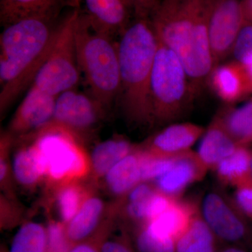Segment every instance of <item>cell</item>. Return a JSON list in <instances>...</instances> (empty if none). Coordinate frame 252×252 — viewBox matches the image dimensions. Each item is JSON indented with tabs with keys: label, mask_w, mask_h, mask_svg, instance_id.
I'll use <instances>...</instances> for the list:
<instances>
[{
	"label": "cell",
	"mask_w": 252,
	"mask_h": 252,
	"mask_svg": "<svg viewBox=\"0 0 252 252\" xmlns=\"http://www.w3.org/2000/svg\"><path fill=\"white\" fill-rule=\"evenodd\" d=\"M46 252H69L72 245L67 238L64 223L51 220L46 227Z\"/></svg>",
	"instance_id": "f546056e"
},
{
	"label": "cell",
	"mask_w": 252,
	"mask_h": 252,
	"mask_svg": "<svg viewBox=\"0 0 252 252\" xmlns=\"http://www.w3.org/2000/svg\"><path fill=\"white\" fill-rule=\"evenodd\" d=\"M104 177L109 190L117 195H126L142 183L138 148L116 164Z\"/></svg>",
	"instance_id": "d6986e66"
},
{
	"label": "cell",
	"mask_w": 252,
	"mask_h": 252,
	"mask_svg": "<svg viewBox=\"0 0 252 252\" xmlns=\"http://www.w3.org/2000/svg\"><path fill=\"white\" fill-rule=\"evenodd\" d=\"M80 9H74L59 23L54 46L36 74L32 86L58 97L74 89L79 81L75 31Z\"/></svg>",
	"instance_id": "8992f818"
},
{
	"label": "cell",
	"mask_w": 252,
	"mask_h": 252,
	"mask_svg": "<svg viewBox=\"0 0 252 252\" xmlns=\"http://www.w3.org/2000/svg\"><path fill=\"white\" fill-rule=\"evenodd\" d=\"M87 197L84 189L75 182L63 184L56 195V204L61 221L64 225L70 221Z\"/></svg>",
	"instance_id": "4316f807"
},
{
	"label": "cell",
	"mask_w": 252,
	"mask_h": 252,
	"mask_svg": "<svg viewBox=\"0 0 252 252\" xmlns=\"http://www.w3.org/2000/svg\"><path fill=\"white\" fill-rule=\"evenodd\" d=\"M104 208L103 201L98 197L86 198L75 216L65 225L66 233L72 245L105 234V232L97 231Z\"/></svg>",
	"instance_id": "ac0fdd59"
},
{
	"label": "cell",
	"mask_w": 252,
	"mask_h": 252,
	"mask_svg": "<svg viewBox=\"0 0 252 252\" xmlns=\"http://www.w3.org/2000/svg\"><path fill=\"white\" fill-rule=\"evenodd\" d=\"M91 28L109 37L122 34L130 24L133 9L130 0H84Z\"/></svg>",
	"instance_id": "7c38bea8"
},
{
	"label": "cell",
	"mask_w": 252,
	"mask_h": 252,
	"mask_svg": "<svg viewBox=\"0 0 252 252\" xmlns=\"http://www.w3.org/2000/svg\"><path fill=\"white\" fill-rule=\"evenodd\" d=\"M195 97L180 58L158 41L151 77L154 122L177 120L188 110Z\"/></svg>",
	"instance_id": "5b68a950"
},
{
	"label": "cell",
	"mask_w": 252,
	"mask_h": 252,
	"mask_svg": "<svg viewBox=\"0 0 252 252\" xmlns=\"http://www.w3.org/2000/svg\"><path fill=\"white\" fill-rule=\"evenodd\" d=\"M46 228L36 222H28L21 225L9 251L5 252H46Z\"/></svg>",
	"instance_id": "484cf974"
},
{
	"label": "cell",
	"mask_w": 252,
	"mask_h": 252,
	"mask_svg": "<svg viewBox=\"0 0 252 252\" xmlns=\"http://www.w3.org/2000/svg\"><path fill=\"white\" fill-rule=\"evenodd\" d=\"M57 97L31 86L11 119V132L21 135L40 130L52 119Z\"/></svg>",
	"instance_id": "8fae6325"
},
{
	"label": "cell",
	"mask_w": 252,
	"mask_h": 252,
	"mask_svg": "<svg viewBox=\"0 0 252 252\" xmlns=\"http://www.w3.org/2000/svg\"><path fill=\"white\" fill-rule=\"evenodd\" d=\"M158 40L149 18H135L117 43L120 66L119 97L127 117L154 123L151 77Z\"/></svg>",
	"instance_id": "3957f363"
},
{
	"label": "cell",
	"mask_w": 252,
	"mask_h": 252,
	"mask_svg": "<svg viewBox=\"0 0 252 252\" xmlns=\"http://www.w3.org/2000/svg\"><path fill=\"white\" fill-rule=\"evenodd\" d=\"M215 0H160L149 18L159 41L177 54L195 94L214 68L209 27Z\"/></svg>",
	"instance_id": "6da1fadb"
},
{
	"label": "cell",
	"mask_w": 252,
	"mask_h": 252,
	"mask_svg": "<svg viewBox=\"0 0 252 252\" xmlns=\"http://www.w3.org/2000/svg\"><path fill=\"white\" fill-rule=\"evenodd\" d=\"M242 3L245 21L252 23V0H242Z\"/></svg>",
	"instance_id": "d590c367"
},
{
	"label": "cell",
	"mask_w": 252,
	"mask_h": 252,
	"mask_svg": "<svg viewBox=\"0 0 252 252\" xmlns=\"http://www.w3.org/2000/svg\"><path fill=\"white\" fill-rule=\"evenodd\" d=\"M104 109L91 94L75 89L65 91L58 96L52 119L34 134L61 132L76 139L94 127Z\"/></svg>",
	"instance_id": "ba28073f"
},
{
	"label": "cell",
	"mask_w": 252,
	"mask_h": 252,
	"mask_svg": "<svg viewBox=\"0 0 252 252\" xmlns=\"http://www.w3.org/2000/svg\"><path fill=\"white\" fill-rule=\"evenodd\" d=\"M215 238L198 212L188 228L176 241V252H217Z\"/></svg>",
	"instance_id": "7402d4cb"
},
{
	"label": "cell",
	"mask_w": 252,
	"mask_h": 252,
	"mask_svg": "<svg viewBox=\"0 0 252 252\" xmlns=\"http://www.w3.org/2000/svg\"><path fill=\"white\" fill-rule=\"evenodd\" d=\"M219 180L226 185L237 187L252 178V153L247 145L239 144L229 157L217 165Z\"/></svg>",
	"instance_id": "44dd1931"
},
{
	"label": "cell",
	"mask_w": 252,
	"mask_h": 252,
	"mask_svg": "<svg viewBox=\"0 0 252 252\" xmlns=\"http://www.w3.org/2000/svg\"><path fill=\"white\" fill-rule=\"evenodd\" d=\"M239 211L235 204L220 194L210 193L204 199L202 217L217 238L238 243L247 234L246 225Z\"/></svg>",
	"instance_id": "30bf717a"
},
{
	"label": "cell",
	"mask_w": 252,
	"mask_h": 252,
	"mask_svg": "<svg viewBox=\"0 0 252 252\" xmlns=\"http://www.w3.org/2000/svg\"><path fill=\"white\" fill-rule=\"evenodd\" d=\"M205 131L202 126L191 123L172 124L140 147L159 155L176 157L190 151Z\"/></svg>",
	"instance_id": "4fadbf2b"
},
{
	"label": "cell",
	"mask_w": 252,
	"mask_h": 252,
	"mask_svg": "<svg viewBox=\"0 0 252 252\" xmlns=\"http://www.w3.org/2000/svg\"><path fill=\"white\" fill-rule=\"evenodd\" d=\"M78 64L91 95L104 108L119 96L120 66L117 44L94 31L86 13L80 12L75 31Z\"/></svg>",
	"instance_id": "277c9868"
},
{
	"label": "cell",
	"mask_w": 252,
	"mask_h": 252,
	"mask_svg": "<svg viewBox=\"0 0 252 252\" xmlns=\"http://www.w3.org/2000/svg\"><path fill=\"white\" fill-rule=\"evenodd\" d=\"M12 171L20 185L32 187L45 178L44 167L35 146L24 147L15 154Z\"/></svg>",
	"instance_id": "cb8c5ba5"
},
{
	"label": "cell",
	"mask_w": 252,
	"mask_h": 252,
	"mask_svg": "<svg viewBox=\"0 0 252 252\" xmlns=\"http://www.w3.org/2000/svg\"><path fill=\"white\" fill-rule=\"evenodd\" d=\"M219 98L226 104H233L252 94V89L245 68L240 63L219 64L213 68L208 83Z\"/></svg>",
	"instance_id": "5bb4252c"
},
{
	"label": "cell",
	"mask_w": 252,
	"mask_h": 252,
	"mask_svg": "<svg viewBox=\"0 0 252 252\" xmlns=\"http://www.w3.org/2000/svg\"><path fill=\"white\" fill-rule=\"evenodd\" d=\"M140 152L141 177L142 182L157 180L166 173L175 164L179 156L168 157L152 153L138 147Z\"/></svg>",
	"instance_id": "83f0119b"
},
{
	"label": "cell",
	"mask_w": 252,
	"mask_h": 252,
	"mask_svg": "<svg viewBox=\"0 0 252 252\" xmlns=\"http://www.w3.org/2000/svg\"><path fill=\"white\" fill-rule=\"evenodd\" d=\"M5 252V251H3V252Z\"/></svg>",
	"instance_id": "60d3db41"
},
{
	"label": "cell",
	"mask_w": 252,
	"mask_h": 252,
	"mask_svg": "<svg viewBox=\"0 0 252 252\" xmlns=\"http://www.w3.org/2000/svg\"><path fill=\"white\" fill-rule=\"evenodd\" d=\"M217 252H246L242 249L236 248V247H227L223 250Z\"/></svg>",
	"instance_id": "ab89813d"
},
{
	"label": "cell",
	"mask_w": 252,
	"mask_h": 252,
	"mask_svg": "<svg viewBox=\"0 0 252 252\" xmlns=\"http://www.w3.org/2000/svg\"><path fill=\"white\" fill-rule=\"evenodd\" d=\"M233 61L241 64L252 59V23L245 22L235 41L231 55Z\"/></svg>",
	"instance_id": "4dcf8cb0"
},
{
	"label": "cell",
	"mask_w": 252,
	"mask_h": 252,
	"mask_svg": "<svg viewBox=\"0 0 252 252\" xmlns=\"http://www.w3.org/2000/svg\"><path fill=\"white\" fill-rule=\"evenodd\" d=\"M135 149L128 141L122 138L111 139L97 144L91 157L94 173L98 177L105 176L116 164Z\"/></svg>",
	"instance_id": "603a6c76"
},
{
	"label": "cell",
	"mask_w": 252,
	"mask_h": 252,
	"mask_svg": "<svg viewBox=\"0 0 252 252\" xmlns=\"http://www.w3.org/2000/svg\"><path fill=\"white\" fill-rule=\"evenodd\" d=\"M64 0H0V22L4 27L32 16L58 13Z\"/></svg>",
	"instance_id": "ffe728a7"
},
{
	"label": "cell",
	"mask_w": 252,
	"mask_h": 252,
	"mask_svg": "<svg viewBox=\"0 0 252 252\" xmlns=\"http://www.w3.org/2000/svg\"><path fill=\"white\" fill-rule=\"evenodd\" d=\"M101 252H135L126 238L108 240L104 238L100 244Z\"/></svg>",
	"instance_id": "d6a6232c"
},
{
	"label": "cell",
	"mask_w": 252,
	"mask_h": 252,
	"mask_svg": "<svg viewBox=\"0 0 252 252\" xmlns=\"http://www.w3.org/2000/svg\"><path fill=\"white\" fill-rule=\"evenodd\" d=\"M102 238H94L87 241L74 244L69 252H101L100 244Z\"/></svg>",
	"instance_id": "e575fe53"
},
{
	"label": "cell",
	"mask_w": 252,
	"mask_h": 252,
	"mask_svg": "<svg viewBox=\"0 0 252 252\" xmlns=\"http://www.w3.org/2000/svg\"><path fill=\"white\" fill-rule=\"evenodd\" d=\"M58 13L19 20L0 36V107L2 112L32 84L58 35Z\"/></svg>",
	"instance_id": "7a4b0ae2"
},
{
	"label": "cell",
	"mask_w": 252,
	"mask_h": 252,
	"mask_svg": "<svg viewBox=\"0 0 252 252\" xmlns=\"http://www.w3.org/2000/svg\"><path fill=\"white\" fill-rule=\"evenodd\" d=\"M245 22L242 0H215L209 27L214 67L231 55Z\"/></svg>",
	"instance_id": "9c48e42d"
},
{
	"label": "cell",
	"mask_w": 252,
	"mask_h": 252,
	"mask_svg": "<svg viewBox=\"0 0 252 252\" xmlns=\"http://www.w3.org/2000/svg\"><path fill=\"white\" fill-rule=\"evenodd\" d=\"M9 167H8L7 161L5 160L4 156H1V163H0V179L1 182H4L6 177H7Z\"/></svg>",
	"instance_id": "8d00e7d4"
},
{
	"label": "cell",
	"mask_w": 252,
	"mask_h": 252,
	"mask_svg": "<svg viewBox=\"0 0 252 252\" xmlns=\"http://www.w3.org/2000/svg\"><path fill=\"white\" fill-rule=\"evenodd\" d=\"M35 146L44 167L45 178L65 184L84 177L90 162L72 136L61 132L35 135Z\"/></svg>",
	"instance_id": "52a82bcc"
},
{
	"label": "cell",
	"mask_w": 252,
	"mask_h": 252,
	"mask_svg": "<svg viewBox=\"0 0 252 252\" xmlns=\"http://www.w3.org/2000/svg\"><path fill=\"white\" fill-rule=\"evenodd\" d=\"M235 204L240 212L252 218V178L236 187Z\"/></svg>",
	"instance_id": "1f68e13d"
},
{
	"label": "cell",
	"mask_w": 252,
	"mask_h": 252,
	"mask_svg": "<svg viewBox=\"0 0 252 252\" xmlns=\"http://www.w3.org/2000/svg\"><path fill=\"white\" fill-rule=\"evenodd\" d=\"M83 0H64L67 4L72 6L74 9H79V6Z\"/></svg>",
	"instance_id": "f35d334b"
},
{
	"label": "cell",
	"mask_w": 252,
	"mask_h": 252,
	"mask_svg": "<svg viewBox=\"0 0 252 252\" xmlns=\"http://www.w3.org/2000/svg\"><path fill=\"white\" fill-rule=\"evenodd\" d=\"M207 170L195 152L181 154L171 168L156 180V187L167 195L177 198L189 185L201 180Z\"/></svg>",
	"instance_id": "9a60e30c"
},
{
	"label": "cell",
	"mask_w": 252,
	"mask_h": 252,
	"mask_svg": "<svg viewBox=\"0 0 252 252\" xmlns=\"http://www.w3.org/2000/svg\"><path fill=\"white\" fill-rule=\"evenodd\" d=\"M227 130L237 143L248 145L252 142V99L238 108L220 113Z\"/></svg>",
	"instance_id": "d4e9b609"
},
{
	"label": "cell",
	"mask_w": 252,
	"mask_h": 252,
	"mask_svg": "<svg viewBox=\"0 0 252 252\" xmlns=\"http://www.w3.org/2000/svg\"><path fill=\"white\" fill-rule=\"evenodd\" d=\"M238 145L218 114L204 132L198 152L195 153L207 170H215L220 161L235 152Z\"/></svg>",
	"instance_id": "2e32d148"
},
{
	"label": "cell",
	"mask_w": 252,
	"mask_h": 252,
	"mask_svg": "<svg viewBox=\"0 0 252 252\" xmlns=\"http://www.w3.org/2000/svg\"><path fill=\"white\" fill-rule=\"evenodd\" d=\"M199 212L195 204L176 199L171 206L149 223L142 225L154 236L177 241Z\"/></svg>",
	"instance_id": "e0dca14e"
},
{
	"label": "cell",
	"mask_w": 252,
	"mask_h": 252,
	"mask_svg": "<svg viewBox=\"0 0 252 252\" xmlns=\"http://www.w3.org/2000/svg\"><path fill=\"white\" fill-rule=\"evenodd\" d=\"M242 65L245 68V72H246L247 74H248L252 89V59L250 60L246 64H242Z\"/></svg>",
	"instance_id": "74e56055"
},
{
	"label": "cell",
	"mask_w": 252,
	"mask_h": 252,
	"mask_svg": "<svg viewBox=\"0 0 252 252\" xmlns=\"http://www.w3.org/2000/svg\"><path fill=\"white\" fill-rule=\"evenodd\" d=\"M135 243L139 252H176L175 240L157 238L149 233L144 225L137 230Z\"/></svg>",
	"instance_id": "f1b7e54d"
},
{
	"label": "cell",
	"mask_w": 252,
	"mask_h": 252,
	"mask_svg": "<svg viewBox=\"0 0 252 252\" xmlns=\"http://www.w3.org/2000/svg\"><path fill=\"white\" fill-rule=\"evenodd\" d=\"M160 0H130L135 18H149Z\"/></svg>",
	"instance_id": "836d02e7"
}]
</instances>
